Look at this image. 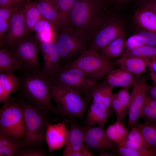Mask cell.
I'll return each mask as SVG.
<instances>
[{"label": "cell", "mask_w": 156, "mask_h": 156, "mask_svg": "<svg viewBox=\"0 0 156 156\" xmlns=\"http://www.w3.org/2000/svg\"><path fill=\"white\" fill-rule=\"evenodd\" d=\"M22 71L18 89L21 98L45 112L53 111L58 113L51 101L49 80L42 71Z\"/></svg>", "instance_id": "obj_1"}, {"label": "cell", "mask_w": 156, "mask_h": 156, "mask_svg": "<svg viewBox=\"0 0 156 156\" xmlns=\"http://www.w3.org/2000/svg\"><path fill=\"white\" fill-rule=\"evenodd\" d=\"M108 11L100 0H78L63 25L87 38L93 24Z\"/></svg>", "instance_id": "obj_2"}, {"label": "cell", "mask_w": 156, "mask_h": 156, "mask_svg": "<svg viewBox=\"0 0 156 156\" xmlns=\"http://www.w3.org/2000/svg\"><path fill=\"white\" fill-rule=\"evenodd\" d=\"M125 34L119 20L109 12L92 26L87 36L88 49L98 51L119 36Z\"/></svg>", "instance_id": "obj_3"}, {"label": "cell", "mask_w": 156, "mask_h": 156, "mask_svg": "<svg viewBox=\"0 0 156 156\" xmlns=\"http://www.w3.org/2000/svg\"><path fill=\"white\" fill-rule=\"evenodd\" d=\"M54 30V40L60 55L61 65L76 59L88 49L86 37L63 25L55 26Z\"/></svg>", "instance_id": "obj_4"}, {"label": "cell", "mask_w": 156, "mask_h": 156, "mask_svg": "<svg viewBox=\"0 0 156 156\" xmlns=\"http://www.w3.org/2000/svg\"><path fill=\"white\" fill-rule=\"evenodd\" d=\"M50 93L58 113L70 116L81 117L84 113L89 101L79 93L50 81Z\"/></svg>", "instance_id": "obj_5"}, {"label": "cell", "mask_w": 156, "mask_h": 156, "mask_svg": "<svg viewBox=\"0 0 156 156\" xmlns=\"http://www.w3.org/2000/svg\"><path fill=\"white\" fill-rule=\"evenodd\" d=\"M78 68L95 81L105 77L115 68L113 61L106 58L98 51L88 49L76 59L62 65Z\"/></svg>", "instance_id": "obj_6"}, {"label": "cell", "mask_w": 156, "mask_h": 156, "mask_svg": "<svg viewBox=\"0 0 156 156\" xmlns=\"http://www.w3.org/2000/svg\"><path fill=\"white\" fill-rule=\"evenodd\" d=\"M23 111L26 132L23 141L24 146H38L45 140L44 134L48 122L45 112L29 104L22 98L16 99Z\"/></svg>", "instance_id": "obj_7"}, {"label": "cell", "mask_w": 156, "mask_h": 156, "mask_svg": "<svg viewBox=\"0 0 156 156\" xmlns=\"http://www.w3.org/2000/svg\"><path fill=\"white\" fill-rule=\"evenodd\" d=\"M3 103L0 109V132L20 140L24 139L26 127L21 104L10 98Z\"/></svg>", "instance_id": "obj_8"}, {"label": "cell", "mask_w": 156, "mask_h": 156, "mask_svg": "<svg viewBox=\"0 0 156 156\" xmlns=\"http://www.w3.org/2000/svg\"><path fill=\"white\" fill-rule=\"evenodd\" d=\"M49 81L76 91L87 99L90 90L98 82L78 68L63 65Z\"/></svg>", "instance_id": "obj_9"}, {"label": "cell", "mask_w": 156, "mask_h": 156, "mask_svg": "<svg viewBox=\"0 0 156 156\" xmlns=\"http://www.w3.org/2000/svg\"><path fill=\"white\" fill-rule=\"evenodd\" d=\"M23 71L41 72L42 68L39 61L40 51L36 39L29 37L23 40L12 49Z\"/></svg>", "instance_id": "obj_10"}, {"label": "cell", "mask_w": 156, "mask_h": 156, "mask_svg": "<svg viewBox=\"0 0 156 156\" xmlns=\"http://www.w3.org/2000/svg\"><path fill=\"white\" fill-rule=\"evenodd\" d=\"M25 20L23 4L11 16L8 29L4 34L0 45L12 49L29 37Z\"/></svg>", "instance_id": "obj_11"}, {"label": "cell", "mask_w": 156, "mask_h": 156, "mask_svg": "<svg viewBox=\"0 0 156 156\" xmlns=\"http://www.w3.org/2000/svg\"><path fill=\"white\" fill-rule=\"evenodd\" d=\"M146 78L142 77L136 79L130 93L128 106V120L127 127L129 129L137 126L147 95V84Z\"/></svg>", "instance_id": "obj_12"}, {"label": "cell", "mask_w": 156, "mask_h": 156, "mask_svg": "<svg viewBox=\"0 0 156 156\" xmlns=\"http://www.w3.org/2000/svg\"><path fill=\"white\" fill-rule=\"evenodd\" d=\"M38 42L43 60L41 72L50 80L60 68V55L54 40L49 42Z\"/></svg>", "instance_id": "obj_13"}, {"label": "cell", "mask_w": 156, "mask_h": 156, "mask_svg": "<svg viewBox=\"0 0 156 156\" xmlns=\"http://www.w3.org/2000/svg\"><path fill=\"white\" fill-rule=\"evenodd\" d=\"M86 129L84 145L88 149L100 153L106 151L116 152L118 145L109 139L104 127L88 126Z\"/></svg>", "instance_id": "obj_14"}, {"label": "cell", "mask_w": 156, "mask_h": 156, "mask_svg": "<svg viewBox=\"0 0 156 156\" xmlns=\"http://www.w3.org/2000/svg\"><path fill=\"white\" fill-rule=\"evenodd\" d=\"M68 131L64 122L55 124L47 122L44 137L49 152L65 146L67 143Z\"/></svg>", "instance_id": "obj_15"}, {"label": "cell", "mask_w": 156, "mask_h": 156, "mask_svg": "<svg viewBox=\"0 0 156 156\" xmlns=\"http://www.w3.org/2000/svg\"><path fill=\"white\" fill-rule=\"evenodd\" d=\"M114 88L104 81L100 83L97 82L91 89L87 98L92 103H99L105 105L109 116L112 115L114 112L111 104L112 91Z\"/></svg>", "instance_id": "obj_16"}, {"label": "cell", "mask_w": 156, "mask_h": 156, "mask_svg": "<svg viewBox=\"0 0 156 156\" xmlns=\"http://www.w3.org/2000/svg\"><path fill=\"white\" fill-rule=\"evenodd\" d=\"M150 59L122 56L114 60L113 62L116 66L138 76L148 69Z\"/></svg>", "instance_id": "obj_17"}, {"label": "cell", "mask_w": 156, "mask_h": 156, "mask_svg": "<svg viewBox=\"0 0 156 156\" xmlns=\"http://www.w3.org/2000/svg\"><path fill=\"white\" fill-rule=\"evenodd\" d=\"M135 81L134 75L119 68L111 71L105 77L104 81L114 88L120 87L129 89L133 86Z\"/></svg>", "instance_id": "obj_18"}, {"label": "cell", "mask_w": 156, "mask_h": 156, "mask_svg": "<svg viewBox=\"0 0 156 156\" xmlns=\"http://www.w3.org/2000/svg\"><path fill=\"white\" fill-rule=\"evenodd\" d=\"M86 129L75 122L69 129L67 144L64 147L62 156H68L71 152L81 148L85 142Z\"/></svg>", "instance_id": "obj_19"}, {"label": "cell", "mask_w": 156, "mask_h": 156, "mask_svg": "<svg viewBox=\"0 0 156 156\" xmlns=\"http://www.w3.org/2000/svg\"><path fill=\"white\" fill-rule=\"evenodd\" d=\"M20 79L13 72L0 74V102L8 101L10 95L18 90Z\"/></svg>", "instance_id": "obj_20"}, {"label": "cell", "mask_w": 156, "mask_h": 156, "mask_svg": "<svg viewBox=\"0 0 156 156\" xmlns=\"http://www.w3.org/2000/svg\"><path fill=\"white\" fill-rule=\"evenodd\" d=\"M133 20L143 30L156 32V12L153 10L142 6L135 12Z\"/></svg>", "instance_id": "obj_21"}, {"label": "cell", "mask_w": 156, "mask_h": 156, "mask_svg": "<svg viewBox=\"0 0 156 156\" xmlns=\"http://www.w3.org/2000/svg\"><path fill=\"white\" fill-rule=\"evenodd\" d=\"M24 147L23 141L0 132V156H18Z\"/></svg>", "instance_id": "obj_22"}, {"label": "cell", "mask_w": 156, "mask_h": 156, "mask_svg": "<svg viewBox=\"0 0 156 156\" xmlns=\"http://www.w3.org/2000/svg\"><path fill=\"white\" fill-rule=\"evenodd\" d=\"M109 116L108 110L103 105L92 103L88 109L86 116V122L88 126L97 125L104 127Z\"/></svg>", "instance_id": "obj_23"}, {"label": "cell", "mask_w": 156, "mask_h": 156, "mask_svg": "<svg viewBox=\"0 0 156 156\" xmlns=\"http://www.w3.org/2000/svg\"><path fill=\"white\" fill-rule=\"evenodd\" d=\"M34 2L42 18L54 26L60 25L58 10L54 0H37Z\"/></svg>", "instance_id": "obj_24"}, {"label": "cell", "mask_w": 156, "mask_h": 156, "mask_svg": "<svg viewBox=\"0 0 156 156\" xmlns=\"http://www.w3.org/2000/svg\"><path fill=\"white\" fill-rule=\"evenodd\" d=\"M23 71L19 61L12 52L5 48L0 50V73Z\"/></svg>", "instance_id": "obj_25"}, {"label": "cell", "mask_w": 156, "mask_h": 156, "mask_svg": "<svg viewBox=\"0 0 156 156\" xmlns=\"http://www.w3.org/2000/svg\"><path fill=\"white\" fill-rule=\"evenodd\" d=\"M125 34L117 37L101 50V53L108 60L122 56L125 48Z\"/></svg>", "instance_id": "obj_26"}, {"label": "cell", "mask_w": 156, "mask_h": 156, "mask_svg": "<svg viewBox=\"0 0 156 156\" xmlns=\"http://www.w3.org/2000/svg\"><path fill=\"white\" fill-rule=\"evenodd\" d=\"M23 9L25 24L29 34L36 24L42 18L34 2H26L23 4Z\"/></svg>", "instance_id": "obj_27"}, {"label": "cell", "mask_w": 156, "mask_h": 156, "mask_svg": "<svg viewBox=\"0 0 156 156\" xmlns=\"http://www.w3.org/2000/svg\"><path fill=\"white\" fill-rule=\"evenodd\" d=\"M145 148L156 152V123L144 122L137 125Z\"/></svg>", "instance_id": "obj_28"}, {"label": "cell", "mask_w": 156, "mask_h": 156, "mask_svg": "<svg viewBox=\"0 0 156 156\" xmlns=\"http://www.w3.org/2000/svg\"><path fill=\"white\" fill-rule=\"evenodd\" d=\"M54 27L48 21L41 19L36 24L34 28L33 31L36 34V39L38 41L44 42L54 40Z\"/></svg>", "instance_id": "obj_29"}, {"label": "cell", "mask_w": 156, "mask_h": 156, "mask_svg": "<svg viewBox=\"0 0 156 156\" xmlns=\"http://www.w3.org/2000/svg\"><path fill=\"white\" fill-rule=\"evenodd\" d=\"M105 131L109 139L118 145L123 141L129 132L123 122L117 120L108 126Z\"/></svg>", "instance_id": "obj_30"}, {"label": "cell", "mask_w": 156, "mask_h": 156, "mask_svg": "<svg viewBox=\"0 0 156 156\" xmlns=\"http://www.w3.org/2000/svg\"><path fill=\"white\" fill-rule=\"evenodd\" d=\"M131 128L125 140L118 145V147L130 149L145 148L143 139L137 125Z\"/></svg>", "instance_id": "obj_31"}, {"label": "cell", "mask_w": 156, "mask_h": 156, "mask_svg": "<svg viewBox=\"0 0 156 156\" xmlns=\"http://www.w3.org/2000/svg\"><path fill=\"white\" fill-rule=\"evenodd\" d=\"M122 56L152 58L156 57V47L144 45L132 49H125Z\"/></svg>", "instance_id": "obj_32"}, {"label": "cell", "mask_w": 156, "mask_h": 156, "mask_svg": "<svg viewBox=\"0 0 156 156\" xmlns=\"http://www.w3.org/2000/svg\"><path fill=\"white\" fill-rule=\"evenodd\" d=\"M140 117L144 122L156 123V100L147 95Z\"/></svg>", "instance_id": "obj_33"}, {"label": "cell", "mask_w": 156, "mask_h": 156, "mask_svg": "<svg viewBox=\"0 0 156 156\" xmlns=\"http://www.w3.org/2000/svg\"><path fill=\"white\" fill-rule=\"evenodd\" d=\"M57 6L60 25L64 24L78 0H54Z\"/></svg>", "instance_id": "obj_34"}, {"label": "cell", "mask_w": 156, "mask_h": 156, "mask_svg": "<svg viewBox=\"0 0 156 156\" xmlns=\"http://www.w3.org/2000/svg\"><path fill=\"white\" fill-rule=\"evenodd\" d=\"M116 152L119 156H156V152L145 148L130 149L118 147Z\"/></svg>", "instance_id": "obj_35"}, {"label": "cell", "mask_w": 156, "mask_h": 156, "mask_svg": "<svg viewBox=\"0 0 156 156\" xmlns=\"http://www.w3.org/2000/svg\"><path fill=\"white\" fill-rule=\"evenodd\" d=\"M135 34L137 40L144 44L156 47V32L143 30Z\"/></svg>", "instance_id": "obj_36"}, {"label": "cell", "mask_w": 156, "mask_h": 156, "mask_svg": "<svg viewBox=\"0 0 156 156\" xmlns=\"http://www.w3.org/2000/svg\"><path fill=\"white\" fill-rule=\"evenodd\" d=\"M115 94L124 111L128 114L130 97L128 89L122 88Z\"/></svg>", "instance_id": "obj_37"}, {"label": "cell", "mask_w": 156, "mask_h": 156, "mask_svg": "<svg viewBox=\"0 0 156 156\" xmlns=\"http://www.w3.org/2000/svg\"><path fill=\"white\" fill-rule=\"evenodd\" d=\"M111 104L116 115V120L123 123L126 116L128 114L123 110L115 94H113L112 95Z\"/></svg>", "instance_id": "obj_38"}, {"label": "cell", "mask_w": 156, "mask_h": 156, "mask_svg": "<svg viewBox=\"0 0 156 156\" xmlns=\"http://www.w3.org/2000/svg\"><path fill=\"white\" fill-rule=\"evenodd\" d=\"M21 3L12 6L0 7V20H9L12 15L22 6Z\"/></svg>", "instance_id": "obj_39"}, {"label": "cell", "mask_w": 156, "mask_h": 156, "mask_svg": "<svg viewBox=\"0 0 156 156\" xmlns=\"http://www.w3.org/2000/svg\"><path fill=\"white\" fill-rule=\"evenodd\" d=\"M46 153L44 151L35 148H24L18 156H44Z\"/></svg>", "instance_id": "obj_40"}, {"label": "cell", "mask_w": 156, "mask_h": 156, "mask_svg": "<svg viewBox=\"0 0 156 156\" xmlns=\"http://www.w3.org/2000/svg\"><path fill=\"white\" fill-rule=\"evenodd\" d=\"M144 45L137 40L134 34L126 40L125 49H132Z\"/></svg>", "instance_id": "obj_41"}, {"label": "cell", "mask_w": 156, "mask_h": 156, "mask_svg": "<svg viewBox=\"0 0 156 156\" xmlns=\"http://www.w3.org/2000/svg\"><path fill=\"white\" fill-rule=\"evenodd\" d=\"M148 70L153 84L156 85V57L150 58L148 64Z\"/></svg>", "instance_id": "obj_42"}, {"label": "cell", "mask_w": 156, "mask_h": 156, "mask_svg": "<svg viewBox=\"0 0 156 156\" xmlns=\"http://www.w3.org/2000/svg\"><path fill=\"white\" fill-rule=\"evenodd\" d=\"M93 154L84 145L79 149L69 153L68 156H92Z\"/></svg>", "instance_id": "obj_43"}, {"label": "cell", "mask_w": 156, "mask_h": 156, "mask_svg": "<svg viewBox=\"0 0 156 156\" xmlns=\"http://www.w3.org/2000/svg\"><path fill=\"white\" fill-rule=\"evenodd\" d=\"M9 22L10 20H0V42L2 40L4 34L8 29Z\"/></svg>", "instance_id": "obj_44"}, {"label": "cell", "mask_w": 156, "mask_h": 156, "mask_svg": "<svg viewBox=\"0 0 156 156\" xmlns=\"http://www.w3.org/2000/svg\"><path fill=\"white\" fill-rule=\"evenodd\" d=\"M23 0H0V7H6L16 5Z\"/></svg>", "instance_id": "obj_45"}, {"label": "cell", "mask_w": 156, "mask_h": 156, "mask_svg": "<svg viewBox=\"0 0 156 156\" xmlns=\"http://www.w3.org/2000/svg\"><path fill=\"white\" fill-rule=\"evenodd\" d=\"M146 92L148 95L156 100V85H149L147 84Z\"/></svg>", "instance_id": "obj_46"}, {"label": "cell", "mask_w": 156, "mask_h": 156, "mask_svg": "<svg viewBox=\"0 0 156 156\" xmlns=\"http://www.w3.org/2000/svg\"><path fill=\"white\" fill-rule=\"evenodd\" d=\"M142 6L150 8L156 12V0H144Z\"/></svg>", "instance_id": "obj_47"}, {"label": "cell", "mask_w": 156, "mask_h": 156, "mask_svg": "<svg viewBox=\"0 0 156 156\" xmlns=\"http://www.w3.org/2000/svg\"><path fill=\"white\" fill-rule=\"evenodd\" d=\"M100 156H118V154L114 151H111V152H108L106 151L103 152L101 153Z\"/></svg>", "instance_id": "obj_48"}, {"label": "cell", "mask_w": 156, "mask_h": 156, "mask_svg": "<svg viewBox=\"0 0 156 156\" xmlns=\"http://www.w3.org/2000/svg\"><path fill=\"white\" fill-rule=\"evenodd\" d=\"M131 0H113V1L117 4H125Z\"/></svg>", "instance_id": "obj_49"}, {"label": "cell", "mask_w": 156, "mask_h": 156, "mask_svg": "<svg viewBox=\"0 0 156 156\" xmlns=\"http://www.w3.org/2000/svg\"><path fill=\"white\" fill-rule=\"evenodd\" d=\"M103 2L105 4V2H109L111 1H113V0H100Z\"/></svg>", "instance_id": "obj_50"}, {"label": "cell", "mask_w": 156, "mask_h": 156, "mask_svg": "<svg viewBox=\"0 0 156 156\" xmlns=\"http://www.w3.org/2000/svg\"></svg>", "instance_id": "obj_51"}]
</instances>
